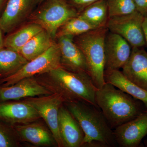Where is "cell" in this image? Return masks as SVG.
<instances>
[{"mask_svg":"<svg viewBox=\"0 0 147 147\" xmlns=\"http://www.w3.org/2000/svg\"><path fill=\"white\" fill-rule=\"evenodd\" d=\"M34 76L52 93L61 94L64 102H82L98 108L96 101L98 89L88 74L72 72L59 67Z\"/></svg>","mask_w":147,"mask_h":147,"instance_id":"cell-1","label":"cell"},{"mask_svg":"<svg viewBox=\"0 0 147 147\" xmlns=\"http://www.w3.org/2000/svg\"><path fill=\"white\" fill-rule=\"evenodd\" d=\"M96 101L112 129L131 120L145 111L139 100L106 82L96 91Z\"/></svg>","mask_w":147,"mask_h":147,"instance_id":"cell-2","label":"cell"},{"mask_svg":"<svg viewBox=\"0 0 147 147\" xmlns=\"http://www.w3.org/2000/svg\"><path fill=\"white\" fill-rule=\"evenodd\" d=\"M79 123L84 133L82 147H87L94 141L106 147H115L116 143L114 131L99 108L80 102H64Z\"/></svg>","mask_w":147,"mask_h":147,"instance_id":"cell-3","label":"cell"},{"mask_svg":"<svg viewBox=\"0 0 147 147\" xmlns=\"http://www.w3.org/2000/svg\"><path fill=\"white\" fill-rule=\"evenodd\" d=\"M107 26L94 29L74 37V40L86 60L89 75L95 86L100 89L105 83V40Z\"/></svg>","mask_w":147,"mask_h":147,"instance_id":"cell-4","label":"cell"},{"mask_svg":"<svg viewBox=\"0 0 147 147\" xmlns=\"http://www.w3.org/2000/svg\"><path fill=\"white\" fill-rule=\"evenodd\" d=\"M40 4L32 16V23L40 26L53 38L62 25L79 14L66 0H45Z\"/></svg>","mask_w":147,"mask_h":147,"instance_id":"cell-5","label":"cell"},{"mask_svg":"<svg viewBox=\"0 0 147 147\" xmlns=\"http://www.w3.org/2000/svg\"><path fill=\"white\" fill-rule=\"evenodd\" d=\"M34 108L53 134L57 145L64 147L59 125V111L64 102L61 95L53 93L47 95L28 97L21 99Z\"/></svg>","mask_w":147,"mask_h":147,"instance_id":"cell-6","label":"cell"},{"mask_svg":"<svg viewBox=\"0 0 147 147\" xmlns=\"http://www.w3.org/2000/svg\"><path fill=\"white\" fill-rule=\"evenodd\" d=\"M61 67V53L55 43L45 53L29 61L12 76L0 82L1 86H9L27 77L34 76Z\"/></svg>","mask_w":147,"mask_h":147,"instance_id":"cell-7","label":"cell"},{"mask_svg":"<svg viewBox=\"0 0 147 147\" xmlns=\"http://www.w3.org/2000/svg\"><path fill=\"white\" fill-rule=\"evenodd\" d=\"M145 16L138 11L124 16L110 17L107 27L109 31L119 35L131 47L146 45L143 29Z\"/></svg>","mask_w":147,"mask_h":147,"instance_id":"cell-8","label":"cell"},{"mask_svg":"<svg viewBox=\"0 0 147 147\" xmlns=\"http://www.w3.org/2000/svg\"><path fill=\"white\" fill-rule=\"evenodd\" d=\"M132 47L119 35L107 32L105 40V70H119L128 60Z\"/></svg>","mask_w":147,"mask_h":147,"instance_id":"cell-9","label":"cell"},{"mask_svg":"<svg viewBox=\"0 0 147 147\" xmlns=\"http://www.w3.org/2000/svg\"><path fill=\"white\" fill-rule=\"evenodd\" d=\"M113 131L116 143L120 147H138L147 134V115L144 111Z\"/></svg>","mask_w":147,"mask_h":147,"instance_id":"cell-10","label":"cell"},{"mask_svg":"<svg viewBox=\"0 0 147 147\" xmlns=\"http://www.w3.org/2000/svg\"><path fill=\"white\" fill-rule=\"evenodd\" d=\"M71 35L58 37L57 44L61 53V67L76 73L88 74L85 56Z\"/></svg>","mask_w":147,"mask_h":147,"instance_id":"cell-11","label":"cell"},{"mask_svg":"<svg viewBox=\"0 0 147 147\" xmlns=\"http://www.w3.org/2000/svg\"><path fill=\"white\" fill-rule=\"evenodd\" d=\"M36 0H8L0 16V29L3 32H12L28 16Z\"/></svg>","mask_w":147,"mask_h":147,"instance_id":"cell-12","label":"cell"},{"mask_svg":"<svg viewBox=\"0 0 147 147\" xmlns=\"http://www.w3.org/2000/svg\"><path fill=\"white\" fill-rule=\"evenodd\" d=\"M52 94L38 83L34 76H31L21 79L11 86H1L0 102L20 100L26 98Z\"/></svg>","mask_w":147,"mask_h":147,"instance_id":"cell-13","label":"cell"},{"mask_svg":"<svg viewBox=\"0 0 147 147\" xmlns=\"http://www.w3.org/2000/svg\"><path fill=\"white\" fill-rule=\"evenodd\" d=\"M40 118L34 108L21 100L0 102V120L11 125L30 123Z\"/></svg>","mask_w":147,"mask_h":147,"instance_id":"cell-14","label":"cell"},{"mask_svg":"<svg viewBox=\"0 0 147 147\" xmlns=\"http://www.w3.org/2000/svg\"><path fill=\"white\" fill-rule=\"evenodd\" d=\"M59 125L64 147H82L84 131L64 103L59 111Z\"/></svg>","mask_w":147,"mask_h":147,"instance_id":"cell-15","label":"cell"},{"mask_svg":"<svg viewBox=\"0 0 147 147\" xmlns=\"http://www.w3.org/2000/svg\"><path fill=\"white\" fill-rule=\"evenodd\" d=\"M122 72L131 82L147 91V53L141 47H133Z\"/></svg>","mask_w":147,"mask_h":147,"instance_id":"cell-16","label":"cell"},{"mask_svg":"<svg viewBox=\"0 0 147 147\" xmlns=\"http://www.w3.org/2000/svg\"><path fill=\"white\" fill-rule=\"evenodd\" d=\"M13 126L21 142L38 146L57 145L52 132L41 124L34 121Z\"/></svg>","mask_w":147,"mask_h":147,"instance_id":"cell-17","label":"cell"},{"mask_svg":"<svg viewBox=\"0 0 147 147\" xmlns=\"http://www.w3.org/2000/svg\"><path fill=\"white\" fill-rule=\"evenodd\" d=\"M104 79L116 88L140 100L147 109V91L129 81L119 70H105Z\"/></svg>","mask_w":147,"mask_h":147,"instance_id":"cell-18","label":"cell"},{"mask_svg":"<svg viewBox=\"0 0 147 147\" xmlns=\"http://www.w3.org/2000/svg\"><path fill=\"white\" fill-rule=\"evenodd\" d=\"M28 62L20 53L3 47L0 50V82L18 72Z\"/></svg>","mask_w":147,"mask_h":147,"instance_id":"cell-19","label":"cell"},{"mask_svg":"<svg viewBox=\"0 0 147 147\" xmlns=\"http://www.w3.org/2000/svg\"><path fill=\"white\" fill-rule=\"evenodd\" d=\"M53 38L45 30L35 35L19 52L27 60L30 61L47 51L55 43Z\"/></svg>","mask_w":147,"mask_h":147,"instance_id":"cell-20","label":"cell"},{"mask_svg":"<svg viewBox=\"0 0 147 147\" xmlns=\"http://www.w3.org/2000/svg\"><path fill=\"white\" fill-rule=\"evenodd\" d=\"M43 30L35 23L27 25L7 36L4 40V47L19 53L30 40Z\"/></svg>","mask_w":147,"mask_h":147,"instance_id":"cell-21","label":"cell"},{"mask_svg":"<svg viewBox=\"0 0 147 147\" xmlns=\"http://www.w3.org/2000/svg\"><path fill=\"white\" fill-rule=\"evenodd\" d=\"M79 15L95 28L107 26L109 16L106 0H99L85 7Z\"/></svg>","mask_w":147,"mask_h":147,"instance_id":"cell-22","label":"cell"},{"mask_svg":"<svg viewBox=\"0 0 147 147\" xmlns=\"http://www.w3.org/2000/svg\"><path fill=\"white\" fill-rule=\"evenodd\" d=\"M94 29L96 28L78 15L69 19L62 25L58 30L56 37L65 35L76 36Z\"/></svg>","mask_w":147,"mask_h":147,"instance_id":"cell-23","label":"cell"},{"mask_svg":"<svg viewBox=\"0 0 147 147\" xmlns=\"http://www.w3.org/2000/svg\"><path fill=\"white\" fill-rule=\"evenodd\" d=\"M109 18L131 14L137 10L133 0H106Z\"/></svg>","mask_w":147,"mask_h":147,"instance_id":"cell-24","label":"cell"},{"mask_svg":"<svg viewBox=\"0 0 147 147\" xmlns=\"http://www.w3.org/2000/svg\"><path fill=\"white\" fill-rule=\"evenodd\" d=\"M21 140L13 125L0 120V147H16Z\"/></svg>","mask_w":147,"mask_h":147,"instance_id":"cell-25","label":"cell"},{"mask_svg":"<svg viewBox=\"0 0 147 147\" xmlns=\"http://www.w3.org/2000/svg\"><path fill=\"white\" fill-rule=\"evenodd\" d=\"M79 12L85 7L99 0H66Z\"/></svg>","mask_w":147,"mask_h":147,"instance_id":"cell-26","label":"cell"},{"mask_svg":"<svg viewBox=\"0 0 147 147\" xmlns=\"http://www.w3.org/2000/svg\"><path fill=\"white\" fill-rule=\"evenodd\" d=\"M137 10L146 16L147 14V0H133Z\"/></svg>","mask_w":147,"mask_h":147,"instance_id":"cell-27","label":"cell"},{"mask_svg":"<svg viewBox=\"0 0 147 147\" xmlns=\"http://www.w3.org/2000/svg\"><path fill=\"white\" fill-rule=\"evenodd\" d=\"M143 29L144 31L145 42L147 45V16H145L143 23Z\"/></svg>","mask_w":147,"mask_h":147,"instance_id":"cell-28","label":"cell"},{"mask_svg":"<svg viewBox=\"0 0 147 147\" xmlns=\"http://www.w3.org/2000/svg\"><path fill=\"white\" fill-rule=\"evenodd\" d=\"M7 1L8 0H0V13H2Z\"/></svg>","mask_w":147,"mask_h":147,"instance_id":"cell-29","label":"cell"},{"mask_svg":"<svg viewBox=\"0 0 147 147\" xmlns=\"http://www.w3.org/2000/svg\"><path fill=\"white\" fill-rule=\"evenodd\" d=\"M4 47V40L3 39L1 30L0 29V50Z\"/></svg>","mask_w":147,"mask_h":147,"instance_id":"cell-30","label":"cell"},{"mask_svg":"<svg viewBox=\"0 0 147 147\" xmlns=\"http://www.w3.org/2000/svg\"><path fill=\"white\" fill-rule=\"evenodd\" d=\"M44 1H45V0H36L37 3L39 4H40L41 3Z\"/></svg>","mask_w":147,"mask_h":147,"instance_id":"cell-31","label":"cell"},{"mask_svg":"<svg viewBox=\"0 0 147 147\" xmlns=\"http://www.w3.org/2000/svg\"><path fill=\"white\" fill-rule=\"evenodd\" d=\"M144 144L145 146L147 147V139L144 141Z\"/></svg>","mask_w":147,"mask_h":147,"instance_id":"cell-32","label":"cell"},{"mask_svg":"<svg viewBox=\"0 0 147 147\" xmlns=\"http://www.w3.org/2000/svg\"><path fill=\"white\" fill-rule=\"evenodd\" d=\"M144 112L146 113V114L147 115V110H145Z\"/></svg>","mask_w":147,"mask_h":147,"instance_id":"cell-33","label":"cell"},{"mask_svg":"<svg viewBox=\"0 0 147 147\" xmlns=\"http://www.w3.org/2000/svg\"><path fill=\"white\" fill-rule=\"evenodd\" d=\"M0 88H1V86H0Z\"/></svg>","mask_w":147,"mask_h":147,"instance_id":"cell-34","label":"cell"},{"mask_svg":"<svg viewBox=\"0 0 147 147\" xmlns=\"http://www.w3.org/2000/svg\"></svg>","mask_w":147,"mask_h":147,"instance_id":"cell-35","label":"cell"},{"mask_svg":"<svg viewBox=\"0 0 147 147\" xmlns=\"http://www.w3.org/2000/svg\"></svg>","mask_w":147,"mask_h":147,"instance_id":"cell-36","label":"cell"}]
</instances>
